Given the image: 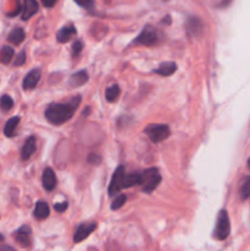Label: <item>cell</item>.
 <instances>
[{
  "label": "cell",
  "instance_id": "27",
  "mask_svg": "<svg viewBox=\"0 0 250 251\" xmlns=\"http://www.w3.org/2000/svg\"><path fill=\"white\" fill-rule=\"evenodd\" d=\"M25 63H26V51L22 50L21 53L17 54V58L15 59L14 65L15 66H21V65H24Z\"/></svg>",
  "mask_w": 250,
  "mask_h": 251
},
{
  "label": "cell",
  "instance_id": "20",
  "mask_svg": "<svg viewBox=\"0 0 250 251\" xmlns=\"http://www.w3.org/2000/svg\"><path fill=\"white\" fill-rule=\"evenodd\" d=\"M120 95V88L118 85H112L105 90V100L108 102H115Z\"/></svg>",
  "mask_w": 250,
  "mask_h": 251
},
{
  "label": "cell",
  "instance_id": "32",
  "mask_svg": "<svg viewBox=\"0 0 250 251\" xmlns=\"http://www.w3.org/2000/svg\"><path fill=\"white\" fill-rule=\"evenodd\" d=\"M0 251H16L14 249V248L9 247V245H2L1 248H0Z\"/></svg>",
  "mask_w": 250,
  "mask_h": 251
},
{
  "label": "cell",
  "instance_id": "33",
  "mask_svg": "<svg viewBox=\"0 0 250 251\" xmlns=\"http://www.w3.org/2000/svg\"><path fill=\"white\" fill-rule=\"evenodd\" d=\"M248 167H249V169H250V158H249V161H248Z\"/></svg>",
  "mask_w": 250,
  "mask_h": 251
},
{
  "label": "cell",
  "instance_id": "24",
  "mask_svg": "<svg viewBox=\"0 0 250 251\" xmlns=\"http://www.w3.org/2000/svg\"><path fill=\"white\" fill-rule=\"evenodd\" d=\"M239 194L242 200H247V199L250 196V176H248V178L244 180L242 188H240Z\"/></svg>",
  "mask_w": 250,
  "mask_h": 251
},
{
  "label": "cell",
  "instance_id": "30",
  "mask_svg": "<svg viewBox=\"0 0 250 251\" xmlns=\"http://www.w3.org/2000/svg\"><path fill=\"white\" fill-rule=\"evenodd\" d=\"M88 162H90V163H92V164H98L100 162V157L98 156V154L92 153V154H90V156H88Z\"/></svg>",
  "mask_w": 250,
  "mask_h": 251
},
{
  "label": "cell",
  "instance_id": "19",
  "mask_svg": "<svg viewBox=\"0 0 250 251\" xmlns=\"http://www.w3.org/2000/svg\"><path fill=\"white\" fill-rule=\"evenodd\" d=\"M25 37H26V34H25L24 29L15 28V29H12L11 33L9 34V41L11 42L12 44H15V46H19L21 42H24Z\"/></svg>",
  "mask_w": 250,
  "mask_h": 251
},
{
  "label": "cell",
  "instance_id": "16",
  "mask_svg": "<svg viewBox=\"0 0 250 251\" xmlns=\"http://www.w3.org/2000/svg\"><path fill=\"white\" fill-rule=\"evenodd\" d=\"M33 215L37 220H46L49 216V206L46 201H38L34 207Z\"/></svg>",
  "mask_w": 250,
  "mask_h": 251
},
{
  "label": "cell",
  "instance_id": "12",
  "mask_svg": "<svg viewBox=\"0 0 250 251\" xmlns=\"http://www.w3.org/2000/svg\"><path fill=\"white\" fill-rule=\"evenodd\" d=\"M38 11V4L36 0H25L24 10H22V20H28Z\"/></svg>",
  "mask_w": 250,
  "mask_h": 251
},
{
  "label": "cell",
  "instance_id": "31",
  "mask_svg": "<svg viewBox=\"0 0 250 251\" xmlns=\"http://www.w3.org/2000/svg\"><path fill=\"white\" fill-rule=\"evenodd\" d=\"M41 1L46 7H53L54 5L56 4V1H58V0H41Z\"/></svg>",
  "mask_w": 250,
  "mask_h": 251
},
{
  "label": "cell",
  "instance_id": "5",
  "mask_svg": "<svg viewBox=\"0 0 250 251\" xmlns=\"http://www.w3.org/2000/svg\"><path fill=\"white\" fill-rule=\"evenodd\" d=\"M124 176H125L124 167L119 166L117 169H115L112 180H110L109 189H108V194H109V196H114L117 195V194H119V191L123 189Z\"/></svg>",
  "mask_w": 250,
  "mask_h": 251
},
{
  "label": "cell",
  "instance_id": "26",
  "mask_svg": "<svg viewBox=\"0 0 250 251\" xmlns=\"http://www.w3.org/2000/svg\"><path fill=\"white\" fill-rule=\"evenodd\" d=\"M78 6L83 7L86 10H92L95 7V1L93 0H74Z\"/></svg>",
  "mask_w": 250,
  "mask_h": 251
},
{
  "label": "cell",
  "instance_id": "3",
  "mask_svg": "<svg viewBox=\"0 0 250 251\" xmlns=\"http://www.w3.org/2000/svg\"><path fill=\"white\" fill-rule=\"evenodd\" d=\"M169 127L166 124H150L145 129V134L150 137L152 142L158 144L169 136Z\"/></svg>",
  "mask_w": 250,
  "mask_h": 251
},
{
  "label": "cell",
  "instance_id": "10",
  "mask_svg": "<svg viewBox=\"0 0 250 251\" xmlns=\"http://www.w3.org/2000/svg\"><path fill=\"white\" fill-rule=\"evenodd\" d=\"M42 183L46 190L51 191L56 185V178L55 174H54L53 169L46 168L43 172V176H42Z\"/></svg>",
  "mask_w": 250,
  "mask_h": 251
},
{
  "label": "cell",
  "instance_id": "17",
  "mask_svg": "<svg viewBox=\"0 0 250 251\" xmlns=\"http://www.w3.org/2000/svg\"><path fill=\"white\" fill-rule=\"evenodd\" d=\"M141 173L136 172V173H130L124 176V183H123V188H131V186L141 185Z\"/></svg>",
  "mask_w": 250,
  "mask_h": 251
},
{
  "label": "cell",
  "instance_id": "9",
  "mask_svg": "<svg viewBox=\"0 0 250 251\" xmlns=\"http://www.w3.org/2000/svg\"><path fill=\"white\" fill-rule=\"evenodd\" d=\"M41 80V71L38 69H34V70H31L26 75V77L24 78V82H22V87L24 90H33L37 86V83Z\"/></svg>",
  "mask_w": 250,
  "mask_h": 251
},
{
  "label": "cell",
  "instance_id": "28",
  "mask_svg": "<svg viewBox=\"0 0 250 251\" xmlns=\"http://www.w3.org/2000/svg\"><path fill=\"white\" fill-rule=\"evenodd\" d=\"M66 208H68V202H66V201H64V202H58L54 205V210L59 213H63L64 211H66Z\"/></svg>",
  "mask_w": 250,
  "mask_h": 251
},
{
  "label": "cell",
  "instance_id": "7",
  "mask_svg": "<svg viewBox=\"0 0 250 251\" xmlns=\"http://www.w3.org/2000/svg\"><path fill=\"white\" fill-rule=\"evenodd\" d=\"M96 228H97V223L95 222L81 223V225L76 228L75 233H74V242L81 243L82 240H85Z\"/></svg>",
  "mask_w": 250,
  "mask_h": 251
},
{
  "label": "cell",
  "instance_id": "6",
  "mask_svg": "<svg viewBox=\"0 0 250 251\" xmlns=\"http://www.w3.org/2000/svg\"><path fill=\"white\" fill-rule=\"evenodd\" d=\"M135 42L137 44H142V46H153L158 42V33L152 27H146V28L142 29V32L139 34Z\"/></svg>",
  "mask_w": 250,
  "mask_h": 251
},
{
  "label": "cell",
  "instance_id": "2",
  "mask_svg": "<svg viewBox=\"0 0 250 251\" xmlns=\"http://www.w3.org/2000/svg\"><path fill=\"white\" fill-rule=\"evenodd\" d=\"M161 176L156 168H150L141 172L142 190L146 194H151L154 189H157L158 184L161 183Z\"/></svg>",
  "mask_w": 250,
  "mask_h": 251
},
{
  "label": "cell",
  "instance_id": "23",
  "mask_svg": "<svg viewBox=\"0 0 250 251\" xmlns=\"http://www.w3.org/2000/svg\"><path fill=\"white\" fill-rule=\"evenodd\" d=\"M0 107L4 112H9L12 107H14V100L10 96L4 95L1 98H0Z\"/></svg>",
  "mask_w": 250,
  "mask_h": 251
},
{
  "label": "cell",
  "instance_id": "29",
  "mask_svg": "<svg viewBox=\"0 0 250 251\" xmlns=\"http://www.w3.org/2000/svg\"><path fill=\"white\" fill-rule=\"evenodd\" d=\"M81 50H82V42L81 41L74 42L73 43V54L74 55H77Z\"/></svg>",
  "mask_w": 250,
  "mask_h": 251
},
{
  "label": "cell",
  "instance_id": "22",
  "mask_svg": "<svg viewBox=\"0 0 250 251\" xmlns=\"http://www.w3.org/2000/svg\"><path fill=\"white\" fill-rule=\"evenodd\" d=\"M188 29L189 31L194 32V34L199 33L202 29V24H201L200 20H198L196 17H191L188 21Z\"/></svg>",
  "mask_w": 250,
  "mask_h": 251
},
{
  "label": "cell",
  "instance_id": "25",
  "mask_svg": "<svg viewBox=\"0 0 250 251\" xmlns=\"http://www.w3.org/2000/svg\"><path fill=\"white\" fill-rule=\"evenodd\" d=\"M125 202H126V195L120 194V195H118L117 198H115V200L113 201L110 208H112V210H119L120 207H123V205H125Z\"/></svg>",
  "mask_w": 250,
  "mask_h": 251
},
{
  "label": "cell",
  "instance_id": "8",
  "mask_svg": "<svg viewBox=\"0 0 250 251\" xmlns=\"http://www.w3.org/2000/svg\"><path fill=\"white\" fill-rule=\"evenodd\" d=\"M31 228L27 227V226H22L21 228H19V229L15 232L14 237L15 240H16L21 247L28 248L29 245H31Z\"/></svg>",
  "mask_w": 250,
  "mask_h": 251
},
{
  "label": "cell",
  "instance_id": "13",
  "mask_svg": "<svg viewBox=\"0 0 250 251\" xmlns=\"http://www.w3.org/2000/svg\"><path fill=\"white\" fill-rule=\"evenodd\" d=\"M87 81H88L87 71L81 70V71H78V73L74 74V75L71 76L70 80H69V85H70L71 87H80V86L85 85Z\"/></svg>",
  "mask_w": 250,
  "mask_h": 251
},
{
  "label": "cell",
  "instance_id": "14",
  "mask_svg": "<svg viewBox=\"0 0 250 251\" xmlns=\"http://www.w3.org/2000/svg\"><path fill=\"white\" fill-rule=\"evenodd\" d=\"M76 34V28L74 26H65L61 29H59V32L56 33V41L59 43H65L68 42L71 37H74Z\"/></svg>",
  "mask_w": 250,
  "mask_h": 251
},
{
  "label": "cell",
  "instance_id": "4",
  "mask_svg": "<svg viewBox=\"0 0 250 251\" xmlns=\"http://www.w3.org/2000/svg\"><path fill=\"white\" fill-rule=\"evenodd\" d=\"M230 233V223L229 217H228V212L225 210H221L218 213V220L217 226H216L215 230V237L218 240H225L227 239L228 235Z\"/></svg>",
  "mask_w": 250,
  "mask_h": 251
},
{
  "label": "cell",
  "instance_id": "34",
  "mask_svg": "<svg viewBox=\"0 0 250 251\" xmlns=\"http://www.w3.org/2000/svg\"><path fill=\"white\" fill-rule=\"evenodd\" d=\"M2 239H4V237H2V235L0 234V240H2Z\"/></svg>",
  "mask_w": 250,
  "mask_h": 251
},
{
  "label": "cell",
  "instance_id": "21",
  "mask_svg": "<svg viewBox=\"0 0 250 251\" xmlns=\"http://www.w3.org/2000/svg\"><path fill=\"white\" fill-rule=\"evenodd\" d=\"M12 56H14V48H11L10 46H4L0 51V61L2 64H9L12 60Z\"/></svg>",
  "mask_w": 250,
  "mask_h": 251
},
{
  "label": "cell",
  "instance_id": "18",
  "mask_svg": "<svg viewBox=\"0 0 250 251\" xmlns=\"http://www.w3.org/2000/svg\"><path fill=\"white\" fill-rule=\"evenodd\" d=\"M20 123V118L19 117H12L11 119H9L5 124L4 127V134L5 136L7 137H12L15 134V130H16V126L19 125Z\"/></svg>",
  "mask_w": 250,
  "mask_h": 251
},
{
  "label": "cell",
  "instance_id": "15",
  "mask_svg": "<svg viewBox=\"0 0 250 251\" xmlns=\"http://www.w3.org/2000/svg\"><path fill=\"white\" fill-rule=\"evenodd\" d=\"M175 71H176V64L173 63V61H167V63H162L161 65L154 70V73L167 77V76L173 75Z\"/></svg>",
  "mask_w": 250,
  "mask_h": 251
},
{
  "label": "cell",
  "instance_id": "1",
  "mask_svg": "<svg viewBox=\"0 0 250 251\" xmlns=\"http://www.w3.org/2000/svg\"><path fill=\"white\" fill-rule=\"evenodd\" d=\"M81 98L78 96L73 97L68 103H51L46 110V118L50 124L61 125L73 118L77 109Z\"/></svg>",
  "mask_w": 250,
  "mask_h": 251
},
{
  "label": "cell",
  "instance_id": "11",
  "mask_svg": "<svg viewBox=\"0 0 250 251\" xmlns=\"http://www.w3.org/2000/svg\"><path fill=\"white\" fill-rule=\"evenodd\" d=\"M37 149V144H36V137L34 136H29L28 139L26 140L25 142L24 147H22V151H21V158L22 159H28L32 154L36 152Z\"/></svg>",
  "mask_w": 250,
  "mask_h": 251
}]
</instances>
